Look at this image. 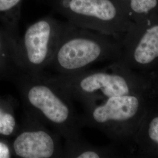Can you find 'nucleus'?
Wrapping results in <instances>:
<instances>
[{
  "mask_svg": "<svg viewBox=\"0 0 158 158\" xmlns=\"http://www.w3.org/2000/svg\"><path fill=\"white\" fill-rule=\"evenodd\" d=\"M17 42L18 40L12 38L4 29H0V69L6 68L8 61L18 66L16 59Z\"/></svg>",
  "mask_w": 158,
  "mask_h": 158,
  "instance_id": "nucleus-11",
  "label": "nucleus"
},
{
  "mask_svg": "<svg viewBox=\"0 0 158 158\" xmlns=\"http://www.w3.org/2000/svg\"><path fill=\"white\" fill-rule=\"evenodd\" d=\"M53 10L67 21L99 33L115 32L128 21L115 0H49Z\"/></svg>",
  "mask_w": 158,
  "mask_h": 158,
  "instance_id": "nucleus-4",
  "label": "nucleus"
},
{
  "mask_svg": "<svg viewBox=\"0 0 158 158\" xmlns=\"http://www.w3.org/2000/svg\"><path fill=\"white\" fill-rule=\"evenodd\" d=\"M128 20L145 21L158 17V0H115Z\"/></svg>",
  "mask_w": 158,
  "mask_h": 158,
  "instance_id": "nucleus-9",
  "label": "nucleus"
},
{
  "mask_svg": "<svg viewBox=\"0 0 158 158\" xmlns=\"http://www.w3.org/2000/svg\"><path fill=\"white\" fill-rule=\"evenodd\" d=\"M12 155V147L6 142L0 140V158H11Z\"/></svg>",
  "mask_w": 158,
  "mask_h": 158,
  "instance_id": "nucleus-14",
  "label": "nucleus"
},
{
  "mask_svg": "<svg viewBox=\"0 0 158 158\" xmlns=\"http://www.w3.org/2000/svg\"><path fill=\"white\" fill-rule=\"evenodd\" d=\"M49 80L72 100L91 102L97 97L110 98L129 94L126 80L118 74L104 72L48 76Z\"/></svg>",
  "mask_w": 158,
  "mask_h": 158,
  "instance_id": "nucleus-5",
  "label": "nucleus"
},
{
  "mask_svg": "<svg viewBox=\"0 0 158 158\" xmlns=\"http://www.w3.org/2000/svg\"><path fill=\"white\" fill-rule=\"evenodd\" d=\"M148 134L153 141L158 144V117L154 118L150 123Z\"/></svg>",
  "mask_w": 158,
  "mask_h": 158,
  "instance_id": "nucleus-13",
  "label": "nucleus"
},
{
  "mask_svg": "<svg viewBox=\"0 0 158 158\" xmlns=\"http://www.w3.org/2000/svg\"><path fill=\"white\" fill-rule=\"evenodd\" d=\"M60 136L25 114L12 143L13 154L19 158H63Z\"/></svg>",
  "mask_w": 158,
  "mask_h": 158,
  "instance_id": "nucleus-6",
  "label": "nucleus"
},
{
  "mask_svg": "<svg viewBox=\"0 0 158 158\" xmlns=\"http://www.w3.org/2000/svg\"><path fill=\"white\" fill-rule=\"evenodd\" d=\"M62 23L47 15L29 25L16 47L17 62L21 70L40 73L49 67L56 48Z\"/></svg>",
  "mask_w": 158,
  "mask_h": 158,
  "instance_id": "nucleus-3",
  "label": "nucleus"
},
{
  "mask_svg": "<svg viewBox=\"0 0 158 158\" xmlns=\"http://www.w3.org/2000/svg\"><path fill=\"white\" fill-rule=\"evenodd\" d=\"M139 106L135 96L123 95L108 98L101 105L91 107L84 117L80 118L81 124L89 123L106 127L113 123L124 121L132 118Z\"/></svg>",
  "mask_w": 158,
  "mask_h": 158,
  "instance_id": "nucleus-7",
  "label": "nucleus"
},
{
  "mask_svg": "<svg viewBox=\"0 0 158 158\" xmlns=\"http://www.w3.org/2000/svg\"><path fill=\"white\" fill-rule=\"evenodd\" d=\"M25 114L38 120L65 139L80 136V117L72 99L42 73L22 70L14 76Z\"/></svg>",
  "mask_w": 158,
  "mask_h": 158,
  "instance_id": "nucleus-1",
  "label": "nucleus"
},
{
  "mask_svg": "<svg viewBox=\"0 0 158 158\" xmlns=\"http://www.w3.org/2000/svg\"><path fill=\"white\" fill-rule=\"evenodd\" d=\"M0 102V135L15 136L19 130L17 119L12 108Z\"/></svg>",
  "mask_w": 158,
  "mask_h": 158,
  "instance_id": "nucleus-12",
  "label": "nucleus"
},
{
  "mask_svg": "<svg viewBox=\"0 0 158 158\" xmlns=\"http://www.w3.org/2000/svg\"><path fill=\"white\" fill-rule=\"evenodd\" d=\"M142 35L134 52L136 62L147 64L158 57V17Z\"/></svg>",
  "mask_w": 158,
  "mask_h": 158,
  "instance_id": "nucleus-8",
  "label": "nucleus"
},
{
  "mask_svg": "<svg viewBox=\"0 0 158 158\" xmlns=\"http://www.w3.org/2000/svg\"><path fill=\"white\" fill-rule=\"evenodd\" d=\"M88 30L67 21L62 22L49 68L59 74L77 73L112 51V44L105 36L106 34H94Z\"/></svg>",
  "mask_w": 158,
  "mask_h": 158,
  "instance_id": "nucleus-2",
  "label": "nucleus"
},
{
  "mask_svg": "<svg viewBox=\"0 0 158 158\" xmlns=\"http://www.w3.org/2000/svg\"><path fill=\"white\" fill-rule=\"evenodd\" d=\"M23 0H0V22L12 38L18 40V25Z\"/></svg>",
  "mask_w": 158,
  "mask_h": 158,
  "instance_id": "nucleus-10",
  "label": "nucleus"
}]
</instances>
